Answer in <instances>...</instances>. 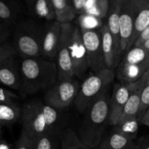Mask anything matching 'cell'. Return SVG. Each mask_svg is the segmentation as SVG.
Listing matches in <instances>:
<instances>
[{
    "label": "cell",
    "mask_w": 149,
    "mask_h": 149,
    "mask_svg": "<svg viewBox=\"0 0 149 149\" xmlns=\"http://www.w3.org/2000/svg\"><path fill=\"white\" fill-rule=\"evenodd\" d=\"M61 111L39 100L28 102L21 109L22 130L35 140L46 134L61 132L63 130Z\"/></svg>",
    "instance_id": "6da1fadb"
},
{
    "label": "cell",
    "mask_w": 149,
    "mask_h": 149,
    "mask_svg": "<svg viewBox=\"0 0 149 149\" xmlns=\"http://www.w3.org/2000/svg\"><path fill=\"white\" fill-rule=\"evenodd\" d=\"M23 94H36L48 90L58 81L57 63L42 58H22L20 62Z\"/></svg>",
    "instance_id": "7a4b0ae2"
},
{
    "label": "cell",
    "mask_w": 149,
    "mask_h": 149,
    "mask_svg": "<svg viewBox=\"0 0 149 149\" xmlns=\"http://www.w3.org/2000/svg\"><path fill=\"white\" fill-rule=\"evenodd\" d=\"M106 90L84 112V116L79 128L77 135L86 145L97 148L109 124V102L111 95Z\"/></svg>",
    "instance_id": "3957f363"
},
{
    "label": "cell",
    "mask_w": 149,
    "mask_h": 149,
    "mask_svg": "<svg viewBox=\"0 0 149 149\" xmlns=\"http://www.w3.org/2000/svg\"><path fill=\"white\" fill-rule=\"evenodd\" d=\"M45 29L31 20L20 22L13 34V45L22 58L42 57Z\"/></svg>",
    "instance_id": "277c9868"
},
{
    "label": "cell",
    "mask_w": 149,
    "mask_h": 149,
    "mask_svg": "<svg viewBox=\"0 0 149 149\" xmlns=\"http://www.w3.org/2000/svg\"><path fill=\"white\" fill-rule=\"evenodd\" d=\"M115 78L113 70L106 69L87 77L80 84L74 106L80 113H84L90 106L109 89Z\"/></svg>",
    "instance_id": "5b68a950"
},
{
    "label": "cell",
    "mask_w": 149,
    "mask_h": 149,
    "mask_svg": "<svg viewBox=\"0 0 149 149\" xmlns=\"http://www.w3.org/2000/svg\"><path fill=\"white\" fill-rule=\"evenodd\" d=\"M148 69L149 50L132 46L118 65L116 74L122 83L130 84L139 80Z\"/></svg>",
    "instance_id": "8992f818"
},
{
    "label": "cell",
    "mask_w": 149,
    "mask_h": 149,
    "mask_svg": "<svg viewBox=\"0 0 149 149\" xmlns=\"http://www.w3.org/2000/svg\"><path fill=\"white\" fill-rule=\"evenodd\" d=\"M80 84L75 79L58 81L53 87L47 90L44 101L48 106L62 111L74 103Z\"/></svg>",
    "instance_id": "52a82bcc"
},
{
    "label": "cell",
    "mask_w": 149,
    "mask_h": 149,
    "mask_svg": "<svg viewBox=\"0 0 149 149\" xmlns=\"http://www.w3.org/2000/svg\"><path fill=\"white\" fill-rule=\"evenodd\" d=\"M83 42L87 50L90 69L94 73L106 69L104 54L102 47L101 33L100 30L81 29Z\"/></svg>",
    "instance_id": "ba28073f"
},
{
    "label": "cell",
    "mask_w": 149,
    "mask_h": 149,
    "mask_svg": "<svg viewBox=\"0 0 149 149\" xmlns=\"http://www.w3.org/2000/svg\"><path fill=\"white\" fill-rule=\"evenodd\" d=\"M73 26L71 23H61V40L57 55L58 81L72 79L75 77L69 48Z\"/></svg>",
    "instance_id": "9c48e42d"
},
{
    "label": "cell",
    "mask_w": 149,
    "mask_h": 149,
    "mask_svg": "<svg viewBox=\"0 0 149 149\" xmlns=\"http://www.w3.org/2000/svg\"><path fill=\"white\" fill-rule=\"evenodd\" d=\"M70 54L75 77L83 78L90 68L87 50L83 42L81 29L73 26L70 39Z\"/></svg>",
    "instance_id": "30bf717a"
},
{
    "label": "cell",
    "mask_w": 149,
    "mask_h": 149,
    "mask_svg": "<svg viewBox=\"0 0 149 149\" xmlns=\"http://www.w3.org/2000/svg\"><path fill=\"white\" fill-rule=\"evenodd\" d=\"M135 28V17L130 0H121L119 13V31L122 54H125L132 46Z\"/></svg>",
    "instance_id": "8fae6325"
},
{
    "label": "cell",
    "mask_w": 149,
    "mask_h": 149,
    "mask_svg": "<svg viewBox=\"0 0 149 149\" xmlns=\"http://www.w3.org/2000/svg\"><path fill=\"white\" fill-rule=\"evenodd\" d=\"M131 90L132 83H116L113 86L109 102V124L111 126H114L120 119L130 95Z\"/></svg>",
    "instance_id": "7c38bea8"
},
{
    "label": "cell",
    "mask_w": 149,
    "mask_h": 149,
    "mask_svg": "<svg viewBox=\"0 0 149 149\" xmlns=\"http://www.w3.org/2000/svg\"><path fill=\"white\" fill-rule=\"evenodd\" d=\"M17 55L0 59V84L13 90L21 89L20 63Z\"/></svg>",
    "instance_id": "4fadbf2b"
},
{
    "label": "cell",
    "mask_w": 149,
    "mask_h": 149,
    "mask_svg": "<svg viewBox=\"0 0 149 149\" xmlns=\"http://www.w3.org/2000/svg\"><path fill=\"white\" fill-rule=\"evenodd\" d=\"M42 42V58L52 59L57 57L61 36V23L55 20L45 28Z\"/></svg>",
    "instance_id": "5bb4252c"
},
{
    "label": "cell",
    "mask_w": 149,
    "mask_h": 149,
    "mask_svg": "<svg viewBox=\"0 0 149 149\" xmlns=\"http://www.w3.org/2000/svg\"><path fill=\"white\" fill-rule=\"evenodd\" d=\"M102 47L105 57V61L107 68L114 71L119 64V59L115 46L113 39L111 33L107 23H105L100 29Z\"/></svg>",
    "instance_id": "9a60e30c"
},
{
    "label": "cell",
    "mask_w": 149,
    "mask_h": 149,
    "mask_svg": "<svg viewBox=\"0 0 149 149\" xmlns=\"http://www.w3.org/2000/svg\"><path fill=\"white\" fill-rule=\"evenodd\" d=\"M135 17L132 46L140 33L149 25V0H130Z\"/></svg>",
    "instance_id": "2e32d148"
},
{
    "label": "cell",
    "mask_w": 149,
    "mask_h": 149,
    "mask_svg": "<svg viewBox=\"0 0 149 149\" xmlns=\"http://www.w3.org/2000/svg\"><path fill=\"white\" fill-rule=\"evenodd\" d=\"M146 77V73L139 80L132 83V90H131L130 95V97L125 105L119 120L128 119V118H138L140 104H141V92H142L143 87L145 82Z\"/></svg>",
    "instance_id": "e0dca14e"
},
{
    "label": "cell",
    "mask_w": 149,
    "mask_h": 149,
    "mask_svg": "<svg viewBox=\"0 0 149 149\" xmlns=\"http://www.w3.org/2000/svg\"><path fill=\"white\" fill-rule=\"evenodd\" d=\"M121 0H109V8L107 14V25L113 39L119 59L122 55L119 31V13Z\"/></svg>",
    "instance_id": "ac0fdd59"
},
{
    "label": "cell",
    "mask_w": 149,
    "mask_h": 149,
    "mask_svg": "<svg viewBox=\"0 0 149 149\" xmlns=\"http://www.w3.org/2000/svg\"><path fill=\"white\" fill-rule=\"evenodd\" d=\"M135 145V143L133 141L112 129L109 133L103 137L98 149H130Z\"/></svg>",
    "instance_id": "d6986e66"
},
{
    "label": "cell",
    "mask_w": 149,
    "mask_h": 149,
    "mask_svg": "<svg viewBox=\"0 0 149 149\" xmlns=\"http://www.w3.org/2000/svg\"><path fill=\"white\" fill-rule=\"evenodd\" d=\"M55 13V20L61 23H71L77 11L69 0H51Z\"/></svg>",
    "instance_id": "ffe728a7"
},
{
    "label": "cell",
    "mask_w": 149,
    "mask_h": 149,
    "mask_svg": "<svg viewBox=\"0 0 149 149\" xmlns=\"http://www.w3.org/2000/svg\"><path fill=\"white\" fill-rule=\"evenodd\" d=\"M61 149H98L86 145L71 128H65L61 133Z\"/></svg>",
    "instance_id": "44dd1931"
},
{
    "label": "cell",
    "mask_w": 149,
    "mask_h": 149,
    "mask_svg": "<svg viewBox=\"0 0 149 149\" xmlns=\"http://www.w3.org/2000/svg\"><path fill=\"white\" fill-rule=\"evenodd\" d=\"M21 116V109L17 103H0V125H13Z\"/></svg>",
    "instance_id": "7402d4cb"
},
{
    "label": "cell",
    "mask_w": 149,
    "mask_h": 149,
    "mask_svg": "<svg viewBox=\"0 0 149 149\" xmlns=\"http://www.w3.org/2000/svg\"><path fill=\"white\" fill-rule=\"evenodd\" d=\"M139 123L140 122L137 117L128 118L119 120L114 126H113V129L134 141L138 135Z\"/></svg>",
    "instance_id": "603a6c76"
},
{
    "label": "cell",
    "mask_w": 149,
    "mask_h": 149,
    "mask_svg": "<svg viewBox=\"0 0 149 149\" xmlns=\"http://www.w3.org/2000/svg\"><path fill=\"white\" fill-rule=\"evenodd\" d=\"M32 13L39 18L47 21L55 19V13L51 0H36Z\"/></svg>",
    "instance_id": "cb8c5ba5"
},
{
    "label": "cell",
    "mask_w": 149,
    "mask_h": 149,
    "mask_svg": "<svg viewBox=\"0 0 149 149\" xmlns=\"http://www.w3.org/2000/svg\"><path fill=\"white\" fill-rule=\"evenodd\" d=\"M17 10L7 0H0V24L10 26L17 18Z\"/></svg>",
    "instance_id": "d4e9b609"
},
{
    "label": "cell",
    "mask_w": 149,
    "mask_h": 149,
    "mask_svg": "<svg viewBox=\"0 0 149 149\" xmlns=\"http://www.w3.org/2000/svg\"><path fill=\"white\" fill-rule=\"evenodd\" d=\"M61 132L46 134L38 138L36 140L34 149H58L61 146Z\"/></svg>",
    "instance_id": "484cf974"
},
{
    "label": "cell",
    "mask_w": 149,
    "mask_h": 149,
    "mask_svg": "<svg viewBox=\"0 0 149 149\" xmlns=\"http://www.w3.org/2000/svg\"><path fill=\"white\" fill-rule=\"evenodd\" d=\"M79 28L86 30H100L104 23L102 19L94 15L82 13L79 17Z\"/></svg>",
    "instance_id": "4316f807"
},
{
    "label": "cell",
    "mask_w": 149,
    "mask_h": 149,
    "mask_svg": "<svg viewBox=\"0 0 149 149\" xmlns=\"http://www.w3.org/2000/svg\"><path fill=\"white\" fill-rule=\"evenodd\" d=\"M148 109H149V69L146 72V77L141 92V104H140V109L138 114V119L139 122Z\"/></svg>",
    "instance_id": "83f0119b"
},
{
    "label": "cell",
    "mask_w": 149,
    "mask_h": 149,
    "mask_svg": "<svg viewBox=\"0 0 149 149\" xmlns=\"http://www.w3.org/2000/svg\"><path fill=\"white\" fill-rule=\"evenodd\" d=\"M36 140L22 130L15 149H34Z\"/></svg>",
    "instance_id": "f1b7e54d"
},
{
    "label": "cell",
    "mask_w": 149,
    "mask_h": 149,
    "mask_svg": "<svg viewBox=\"0 0 149 149\" xmlns=\"http://www.w3.org/2000/svg\"><path fill=\"white\" fill-rule=\"evenodd\" d=\"M109 8V0H95L94 4V12L93 15L97 16L100 19L107 17Z\"/></svg>",
    "instance_id": "f546056e"
},
{
    "label": "cell",
    "mask_w": 149,
    "mask_h": 149,
    "mask_svg": "<svg viewBox=\"0 0 149 149\" xmlns=\"http://www.w3.org/2000/svg\"><path fill=\"white\" fill-rule=\"evenodd\" d=\"M18 97L11 90L0 87V103H16L15 100Z\"/></svg>",
    "instance_id": "4dcf8cb0"
},
{
    "label": "cell",
    "mask_w": 149,
    "mask_h": 149,
    "mask_svg": "<svg viewBox=\"0 0 149 149\" xmlns=\"http://www.w3.org/2000/svg\"><path fill=\"white\" fill-rule=\"evenodd\" d=\"M148 39H149V25L140 33L138 37L135 40L133 46L140 47L144 42H146Z\"/></svg>",
    "instance_id": "1f68e13d"
},
{
    "label": "cell",
    "mask_w": 149,
    "mask_h": 149,
    "mask_svg": "<svg viewBox=\"0 0 149 149\" xmlns=\"http://www.w3.org/2000/svg\"><path fill=\"white\" fill-rule=\"evenodd\" d=\"M87 1L88 0H71V3L77 11V13L82 14L84 13L86 6H87Z\"/></svg>",
    "instance_id": "d6a6232c"
},
{
    "label": "cell",
    "mask_w": 149,
    "mask_h": 149,
    "mask_svg": "<svg viewBox=\"0 0 149 149\" xmlns=\"http://www.w3.org/2000/svg\"><path fill=\"white\" fill-rule=\"evenodd\" d=\"M136 149H149V137H142L135 143Z\"/></svg>",
    "instance_id": "836d02e7"
},
{
    "label": "cell",
    "mask_w": 149,
    "mask_h": 149,
    "mask_svg": "<svg viewBox=\"0 0 149 149\" xmlns=\"http://www.w3.org/2000/svg\"><path fill=\"white\" fill-rule=\"evenodd\" d=\"M140 123L147 127H149V109H147L146 111L143 115L141 120H140Z\"/></svg>",
    "instance_id": "e575fe53"
},
{
    "label": "cell",
    "mask_w": 149,
    "mask_h": 149,
    "mask_svg": "<svg viewBox=\"0 0 149 149\" xmlns=\"http://www.w3.org/2000/svg\"><path fill=\"white\" fill-rule=\"evenodd\" d=\"M0 149H13V145L5 141L0 140Z\"/></svg>",
    "instance_id": "d590c367"
},
{
    "label": "cell",
    "mask_w": 149,
    "mask_h": 149,
    "mask_svg": "<svg viewBox=\"0 0 149 149\" xmlns=\"http://www.w3.org/2000/svg\"><path fill=\"white\" fill-rule=\"evenodd\" d=\"M24 1H26V4H27L28 7H29V10H30L31 13H32L36 0H24Z\"/></svg>",
    "instance_id": "8d00e7d4"
},
{
    "label": "cell",
    "mask_w": 149,
    "mask_h": 149,
    "mask_svg": "<svg viewBox=\"0 0 149 149\" xmlns=\"http://www.w3.org/2000/svg\"><path fill=\"white\" fill-rule=\"evenodd\" d=\"M140 47H141L144 48V49H147V50H149V39L146 40V42H144L143 43L142 45H141Z\"/></svg>",
    "instance_id": "74e56055"
},
{
    "label": "cell",
    "mask_w": 149,
    "mask_h": 149,
    "mask_svg": "<svg viewBox=\"0 0 149 149\" xmlns=\"http://www.w3.org/2000/svg\"><path fill=\"white\" fill-rule=\"evenodd\" d=\"M1 125H0V135H1Z\"/></svg>",
    "instance_id": "f35d334b"
},
{
    "label": "cell",
    "mask_w": 149,
    "mask_h": 149,
    "mask_svg": "<svg viewBox=\"0 0 149 149\" xmlns=\"http://www.w3.org/2000/svg\"><path fill=\"white\" fill-rule=\"evenodd\" d=\"M130 149H136V146H135H135L132 147V148H130Z\"/></svg>",
    "instance_id": "ab89813d"
},
{
    "label": "cell",
    "mask_w": 149,
    "mask_h": 149,
    "mask_svg": "<svg viewBox=\"0 0 149 149\" xmlns=\"http://www.w3.org/2000/svg\"><path fill=\"white\" fill-rule=\"evenodd\" d=\"M69 1H71V0H69Z\"/></svg>",
    "instance_id": "60d3db41"
}]
</instances>
